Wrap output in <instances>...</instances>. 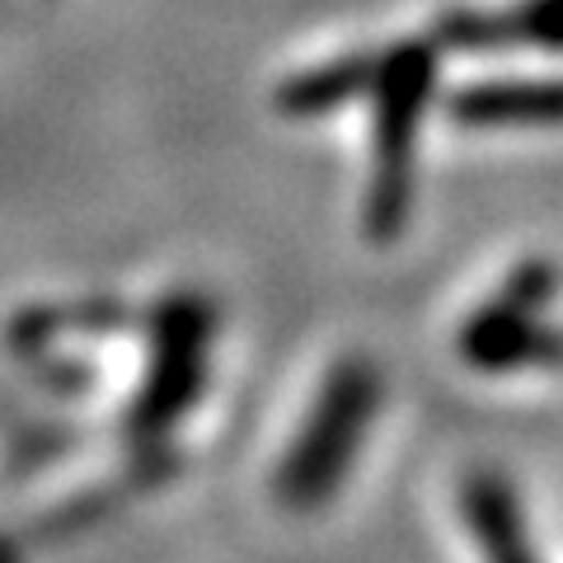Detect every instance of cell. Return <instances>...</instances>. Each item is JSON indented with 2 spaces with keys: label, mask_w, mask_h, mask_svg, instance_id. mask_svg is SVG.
<instances>
[{
  "label": "cell",
  "mask_w": 563,
  "mask_h": 563,
  "mask_svg": "<svg viewBox=\"0 0 563 563\" xmlns=\"http://www.w3.org/2000/svg\"><path fill=\"white\" fill-rule=\"evenodd\" d=\"M559 291L550 258H526L498 287V296L474 314L461 333V352L479 372H521V366H559L563 333L540 320L544 301Z\"/></svg>",
  "instance_id": "obj_1"
},
{
  "label": "cell",
  "mask_w": 563,
  "mask_h": 563,
  "mask_svg": "<svg viewBox=\"0 0 563 563\" xmlns=\"http://www.w3.org/2000/svg\"><path fill=\"white\" fill-rule=\"evenodd\" d=\"M376 188H372V231L395 235L404 211H409L413 184V141L418 122L432 95V52L428 47H399L376 70Z\"/></svg>",
  "instance_id": "obj_2"
},
{
  "label": "cell",
  "mask_w": 563,
  "mask_h": 563,
  "mask_svg": "<svg viewBox=\"0 0 563 563\" xmlns=\"http://www.w3.org/2000/svg\"><path fill=\"white\" fill-rule=\"evenodd\" d=\"M372 395H376V385H372V376H366L362 366L339 372V380H333L329 399L320 404V413H314L306 442H301V451H296V465L287 474V488L296 493V498H306V503L320 498V493H329V484L343 474L347 455H352V446H357V437H362Z\"/></svg>",
  "instance_id": "obj_3"
},
{
  "label": "cell",
  "mask_w": 563,
  "mask_h": 563,
  "mask_svg": "<svg viewBox=\"0 0 563 563\" xmlns=\"http://www.w3.org/2000/svg\"><path fill=\"white\" fill-rule=\"evenodd\" d=\"M465 128H563V80H488L455 99Z\"/></svg>",
  "instance_id": "obj_4"
},
{
  "label": "cell",
  "mask_w": 563,
  "mask_h": 563,
  "mask_svg": "<svg viewBox=\"0 0 563 563\" xmlns=\"http://www.w3.org/2000/svg\"><path fill=\"white\" fill-rule=\"evenodd\" d=\"M465 517L488 563H540L531 550V536H526L517 493L503 474L488 470L465 484Z\"/></svg>",
  "instance_id": "obj_5"
},
{
  "label": "cell",
  "mask_w": 563,
  "mask_h": 563,
  "mask_svg": "<svg viewBox=\"0 0 563 563\" xmlns=\"http://www.w3.org/2000/svg\"><path fill=\"white\" fill-rule=\"evenodd\" d=\"M446 33L465 47H563V0H526L507 14H455Z\"/></svg>",
  "instance_id": "obj_6"
}]
</instances>
